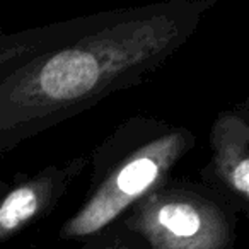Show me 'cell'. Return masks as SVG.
<instances>
[{"instance_id":"cell-1","label":"cell","mask_w":249,"mask_h":249,"mask_svg":"<svg viewBox=\"0 0 249 249\" xmlns=\"http://www.w3.org/2000/svg\"><path fill=\"white\" fill-rule=\"evenodd\" d=\"M217 0H162L75 18L69 33L0 65V156L145 84Z\"/></svg>"},{"instance_id":"cell-2","label":"cell","mask_w":249,"mask_h":249,"mask_svg":"<svg viewBox=\"0 0 249 249\" xmlns=\"http://www.w3.org/2000/svg\"><path fill=\"white\" fill-rule=\"evenodd\" d=\"M195 145L196 135L183 124L143 114L123 120L89 156L87 193L58 229V239L80 246L99 237L173 178Z\"/></svg>"},{"instance_id":"cell-3","label":"cell","mask_w":249,"mask_h":249,"mask_svg":"<svg viewBox=\"0 0 249 249\" xmlns=\"http://www.w3.org/2000/svg\"><path fill=\"white\" fill-rule=\"evenodd\" d=\"M239 217L200 181L169 178L99 237L101 249H234Z\"/></svg>"},{"instance_id":"cell-4","label":"cell","mask_w":249,"mask_h":249,"mask_svg":"<svg viewBox=\"0 0 249 249\" xmlns=\"http://www.w3.org/2000/svg\"><path fill=\"white\" fill-rule=\"evenodd\" d=\"M87 166L89 156H77L33 174L16 173L11 179H0V246L46 220Z\"/></svg>"},{"instance_id":"cell-5","label":"cell","mask_w":249,"mask_h":249,"mask_svg":"<svg viewBox=\"0 0 249 249\" xmlns=\"http://www.w3.org/2000/svg\"><path fill=\"white\" fill-rule=\"evenodd\" d=\"M210 159L200 183L220 196L239 217L249 213V101L220 109L212 121Z\"/></svg>"},{"instance_id":"cell-6","label":"cell","mask_w":249,"mask_h":249,"mask_svg":"<svg viewBox=\"0 0 249 249\" xmlns=\"http://www.w3.org/2000/svg\"><path fill=\"white\" fill-rule=\"evenodd\" d=\"M75 24V18L69 21L53 22V24L38 26V28H28L21 31L7 33L0 26V65L26 52L46 45L53 39L60 38L69 33Z\"/></svg>"},{"instance_id":"cell-7","label":"cell","mask_w":249,"mask_h":249,"mask_svg":"<svg viewBox=\"0 0 249 249\" xmlns=\"http://www.w3.org/2000/svg\"><path fill=\"white\" fill-rule=\"evenodd\" d=\"M79 249H101V248H87V246H80Z\"/></svg>"}]
</instances>
